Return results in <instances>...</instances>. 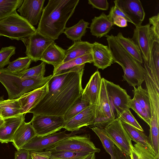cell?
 Instances as JSON below:
<instances>
[{"instance_id":"cell-6","label":"cell","mask_w":159,"mask_h":159,"mask_svg":"<svg viewBox=\"0 0 159 159\" xmlns=\"http://www.w3.org/2000/svg\"><path fill=\"white\" fill-rule=\"evenodd\" d=\"M146 73L144 81L149 97L151 119L150 133L148 137L150 142L156 144L159 142V88L152 79L146 64L143 63Z\"/></svg>"},{"instance_id":"cell-21","label":"cell","mask_w":159,"mask_h":159,"mask_svg":"<svg viewBox=\"0 0 159 159\" xmlns=\"http://www.w3.org/2000/svg\"><path fill=\"white\" fill-rule=\"evenodd\" d=\"M25 114L3 119L0 125V142H12L14 134L22 122L25 120Z\"/></svg>"},{"instance_id":"cell-52","label":"cell","mask_w":159,"mask_h":159,"mask_svg":"<svg viewBox=\"0 0 159 159\" xmlns=\"http://www.w3.org/2000/svg\"><path fill=\"white\" fill-rule=\"evenodd\" d=\"M3 120L0 117V125L2 123Z\"/></svg>"},{"instance_id":"cell-30","label":"cell","mask_w":159,"mask_h":159,"mask_svg":"<svg viewBox=\"0 0 159 159\" xmlns=\"http://www.w3.org/2000/svg\"><path fill=\"white\" fill-rule=\"evenodd\" d=\"M89 23L82 19L75 25L66 28L63 33L66 37L73 41H81L87 32Z\"/></svg>"},{"instance_id":"cell-34","label":"cell","mask_w":159,"mask_h":159,"mask_svg":"<svg viewBox=\"0 0 159 159\" xmlns=\"http://www.w3.org/2000/svg\"><path fill=\"white\" fill-rule=\"evenodd\" d=\"M130 159H156L157 155L148 148L136 143L130 144Z\"/></svg>"},{"instance_id":"cell-33","label":"cell","mask_w":159,"mask_h":159,"mask_svg":"<svg viewBox=\"0 0 159 159\" xmlns=\"http://www.w3.org/2000/svg\"><path fill=\"white\" fill-rule=\"evenodd\" d=\"M134 98L151 119L150 102L148 92L146 89L143 88L141 85L134 87L132 90Z\"/></svg>"},{"instance_id":"cell-5","label":"cell","mask_w":159,"mask_h":159,"mask_svg":"<svg viewBox=\"0 0 159 159\" xmlns=\"http://www.w3.org/2000/svg\"><path fill=\"white\" fill-rule=\"evenodd\" d=\"M36 31V29L19 15L16 10L0 20V36L12 40L22 41Z\"/></svg>"},{"instance_id":"cell-11","label":"cell","mask_w":159,"mask_h":159,"mask_svg":"<svg viewBox=\"0 0 159 159\" xmlns=\"http://www.w3.org/2000/svg\"><path fill=\"white\" fill-rule=\"evenodd\" d=\"M115 119L103 78H102L100 91L96 103L95 119L93 125L90 126H96L104 129Z\"/></svg>"},{"instance_id":"cell-19","label":"cell","mask_w":159,"mask_h":159,"mask_svg":"<svg viewBox=\"0 0 159 159\" xmlns=\"http://www.w3.org/2000/svg\"><path fill=\"white\" fill-rule=\"evenodd\" d=\"M93 44L92 54L94 66L102 70L110 66L114 61L108 46L96 42Z\"/></svg>"},{"instance_id":"cell-24","label":"cell","mask_w":159,"mask_h":159,"mask_svg":"<svg viewBox=\"0 0 159 159\" xmlns=\"http://www.w3.org/2000/svg\"><path fill=\"white\" fill-rule=\"evenodd\" d=\"M112 22L107 15L102 12L92 20L89 29L92 35L101 38L107 35L113 28Z\"/></svg>"},{"instance_id":"cell-10","label":"cell","mask_w":159,"mask_h":159,"mask_svg":"<svg viewBox=\"0 0 159 159\" xmlns=\"http://www.w3.org/2000/svg\"><path fill=\"white\" fill-rule=\"evenodd\" d=\"M104 129L116 147L124 153L129 156L131 140L120 119L117 118L114 119Z\"/></svg>"},{"instance_id":"cell-47","label":"cell","mask_w":159,"mask_h":159,"mask_svg":"<svg viewBox=\"0 0 159 159\" xmlns=\"http://www.w3.org/2000/svg\"><path fill=\"white\" fill-rule=\"evenodd\" d=\"M112 22L114 25H116L120 27H125L127 26L126 20L120 16H115L112 20Z\"/></svg>"},{"instance_id":"cell-31","label":"cell","mask_w":159,"mask_h":159,"mask_svg":"<svg viewBox=\"0 0 159 159\" xmlns=\"http://www.w3.org/2000/svg\"><path fill=\"white\" fill-rule=\"evenodd\" d=\"M90 128L98 136L106 152L110 155L111 159H116L115 151V146L104 129L96 126Z\"/></svg>"},{"instance_id":"cell-27","label":"cell","mask_w":159,"mask_h":159,"mask_svg":"<svg viewBox=\"0 0 159 159\" xmlns=\"http://www.w3.org/2000/svg\"><path fill=\"white\" fill-rule=\"evenodd\" d=\"M116 40L120 45L128 53L139 63L143 64V59L140 50L132 39L124 37L119 32L115 36Z\"/></svg>"},{"instance_id":"cell-54","label":"cell","mask_w":159,"mask_h":159,"mask_svg":"<svg viewBox=\"0 0 159 159\" xmlns=\"http://www.w3.org/2000/svg\"><path fill=\"white\" fill-rule=\"evenodd\" d=\"M3 99L2 98V97H0V102L3 100Z\"/></svg>"},{"instance_id":"cell-37","label":"cell","mask_w":159,"mask_h":159,"mask_svg":"<svg viewBox=\"0 0 159 159\" xmlns=\"http://www.w3.org/2000/svg\"><path fill=\"white\" fill-rule=\"evenodd\" d=\"M42 152L50 158L56 159H77L90 154L87 152H75L53 150H45Z\"/></svg>"},{"instance_id":"cell-42","label":"cell","mask_w":159,"mask_h":159,"mask_svg":"<svg viewBox=\"0 0 159 159\" xmlns=\"http://www.w3.org/2000/svg\"><path fill=\"white\" fill-rule=\"evenodd\" d=\"M118 118L121 121L125 122L143 132L142 127L132 114L129 109L124 111Z\"/></svg>"},{"instance_id":"cell-7","label":"cell","mask_w":159,"mask_h":159,"mask_svg":"<svg viewBox=\"0 0 159 159\" xmlns=\"http://www.w3.org/2000/svg\"><path fill=\"white\" fill-rule=\"evenodd\" d=\"M50 150L75 152H87L90 154L99 153L101 151L91 141L90 135L86 134L70 136L58 142L51 148L45 150Z\"/></svg>"},{"instance_id":"cell-3","label":"cell","mask_w":159,"mask_h":159,"mask_svg":"<svg viewBox=\"0 0 159 159\" xmlns=\"http://www.w3.org/2000/svg\"><path fill=\"white\" fill-rule=\"evenodd\" d=\"M105 36L113 61L118 64L123 69V80L134 88L141 85L144 81L146 73L143 64L125 51L118 43L113 35L107 34Z\"/></svg>"},{"instance_id":"cell-18","label":"cell","mask_w":159,"mask_h":159,"mask_svg":"<svg viewBox=\"0 0 159 159\" xmlns=\"http://www.w3.org/2000/svg\"><path fill=\"white\" fill-rule=\"evenodd\" d=\"M150 25L148 24L135 27L132 39L138 46L143 60L148 61L149 46Z\"/></svg>"},{"instance_id":"cell-51","label":"cell","mask_w":159,"mask_h":159,"mask_svg":"<svg viewBox=\"0 0 159 159\" xmlns=\"http://www.w3.org/2000/svg\"><path fill=\"white\" fill-rule=\"evenodd\" d=\"M89 155H87L86 156H83L82 157H81L77 159H85ZM50 158V159H54V158Z\"/></svg>"},{"instance_id":"cell-26","label":"cell","mask_w":159,"mask_h":159,"mask_svg":"<svg viewBox=\"0 0 159 159\" xmlns=\"http://www.w3.org/2000/svg\"><path fill=\"white\" fill-rule=\"evenodd\" d=\"M93 46V43L87 41L74 42L71 46L65 50V57L61 64L82 56L92 53Z\"/></svg>"},{"instance_id":"cell-17","label":"cell","mask_w":159,"mask_h":159,"mask_svg":"<svg viewBox=\"0 0 159 159\" xmlns=\"http://www.w3.org/2000/svg\"><path fill=\"white\" fill-rule=\"evenodd\" d=\"M48 83L42 87L25 93L18 101L21 108V114H26L36 106L48 92Z\"/></svg>"},{"instance_id":"cell-2","label":"cell","mask_w":159,"mask_h":159,"mask_svg":"<svg viewBox=\"0 0 159 159\" xmlns=\"http://www.w3.org/2000/svg\"><path fill=\"white\" fill-rule=\"evenodd\" d=\"M79 0H49L43 9L37 31L55 40L66 28Z\"/></svg>"},{"instance_id":"cell-14","label":"cell","mask_w":159,"mask_h":159,"mask_svg":"<svg viewBox=\"0 0 159 159\" xmlns=\"http://www.w3.org/2000/svg\"><path fill=\"white\" fill-rule=\"evenodd\" d=\"M114 2L135 27L142 25L145 13L139 0H116Z\"/></svg>"},{"instance_id":"cell-50","label":"cell","mask_w":159,"mask_h":159,"mask_svg":"<svg viewBox=\"0 0 159 159\" xmlns=\"http://www.w3.org/2000/svg\"><path fill=\"white\" fill-rule=\"evenodd\" d=\"M95 153H93L89 154L85 159H95Z\"/></svg>"},{"instance_id":"cell-12","label":"cell","mask_w":159,"mask_h":159,"mask_svg":"<svg viewBox=\"0 0 159 159\" xmlns=\"http://www.w3.org/2000/svg\"><path fill=\"white\" fill-rule=\"evenodd\" d=\"M22 41L25 46V53L32 61L40 60L42 55L47 48L54 40L36 31Z\"/></svg>"},{"instance_id":"cell-23","label":"cell","mask_w":159,"mask_h":159,"mask_svg":"<svg viewBox=\"0 0 159 159\" xmlns=\"http://www.w3.org/2000/svg\"><path fill=\"white\" fill-rule=\"evenodd\" d=\"M35 136V131L30 122H26L24 120L14 134L12 144L18 150Z\"/></svg>"},{"instance_id":"cell-43","label":"cell","mask_w":159,"mask_h":159,"mask_svg":"<svg viewBox=\"0 0 159 159\" xmlns=\"http://www.w3.org/2000/svg\"><path fill=\"white\" fill-rule=\"evenodd\" d=\"M149 24L152 25L150 27V32L152 37L159 42V13L149 19Z\"/></svg>"},{"instance_id":"cell-45","label":"cell","mask_w":159,"mask_h":159,"mask_svg":"<svg viewBox=\"0 0 159 159\" xmlns=\"http://www.w3.org/2000/svg\"><path fill=\"white\" fill-rule=\"evenodd\" d=\"M107 16L109 19L112 22V20L115 16H120L125 18L127 20V22L131 23V21L116 5H114V6L111 7L109 13Z\"/></svg>"},{"instance_id":"cell-39","label":"cell","mask_w":159,"mask_h":159,"mask_svg":"<svg viewBox=\"0 0 159 159\" xmlns=\"http://www.w3.org/2000/svg\"><path fill=\"white\" fill-rule=\"evenodd\" d=\"M46 63L42 61L39 65L29 68L19 73L23 78H42L44 77L46 71Z\"/></svg>"},{"instance_id":"cell-41","label":"cell","mask_w":159,"mask_h":159,"mask_svg":"<svg viewBox=\"0 0 159 159\" xmlns=\"http://www.w3.org/2000/svg\"><path fill=\"white\" fill-rule=\"evenodd\" d=\"M129 108L132 109L149 126L150 125V117L134 98L131 99Z\"/></svg>"},{"instance_id":"cell-16","label":"cell","mask_w":159,"mask_h":159,"mask_svg":"<svg viewBox=\"0 0 159 159\" xmlns=\"http://www.w3.org/2000/svg\"><path fill=\"white\" fill-rule=\"evenodd\" d=\"M96 104L90 105L68 122L65 123L64 128L71 132L79 130L85 126H90L94 122Z\"/></svg>"},{"instance_id":"cell-38","label":"cell","mask_w":159,"mask_h":159,"mask_svg":"<svg viewBox=\"0 0 159 159\" xmlns=\"http://www.w3.org/2000/svg\"><path fill=\"white\" fill-rule=\"evenodd\" d=\"M90 105L88 102L81 99L80 98H78L70 107L63 116L65 123L69 121Z\"/></svg>"},{"instance_id":"cell-36","label":"cell","mask_w":159,"mask_h":159,"mask_svg":"<svg viewBox=\"0 0 159 159\" xmlns=\"http://www.w3.org/2000/svg\"><path fill=\"white\" fill-rule=\"evenodd\" d=\"M24 0H0V20L9 16L22 4Z\"/></svg>"},{"instance_id":"cell-40","label":"cell","mask_w":159,"mask_h":159,"mask_svg":"<svg viewBox=\"0 0 159 159\" xmlns=\"http://www.w3.org/2000/svg\"><path fill=\"white\" fill-rule=\"evenodd\" d=\"M16 49V48L12 46L1 48L0 50V70L10 64V58L15 54Z\"/></svg>"},{"instance_id":"cell-35","label":"cell","mask_w":159,"mask_h":159,"mask_svg":"<svg viewBox=\"0 0 159 159\" xmlns=\"http://www.w3.org/2000/svg\"><path fill=\"white\" fill-rule=\"evenodd\" d=\"M32 61L31 59L28 57H19L10 62L7 68L3 69L11 73H20L29 69Z\"/></svg>"},{"instance_id":"cell-4","label":"cell","mask_w":159,"mask_h":159,"mask_svg":"<svg viewBox=\"0 0 159 159\" xmlns=\"http://www.w3.org/2000/svg\"><path fill=\"white\" fill-rule=\"evenodd\" d=\"M52 77L51 75L42 78H23L19 73L0 70V82L6 89L9 99H18L24 94L42 87Z\"/></svg>"},{"instance_id":"cell-25","label":"cell","mask_w":159,"mask_h":159,"mask_svg":"<svg viewBox=\"0 0 159 159\" xmlns=\"http://www.w3.org/2000/svg\"><path fill=\"white\" fill-rule=\"evenodd\" d=\"M65 53V50L54 42L45 50L40 60L52 65L54 69L62 63Z\"/></svg>"},{"instance_id":"cell-46","label":"cell","mask_w":159,"mask_h":159,"mask_svg":"<svg viewBox=\"0 0 159 159\" xmlns=\"http://www.w3.org/2000/svg\"><path fill=\"white\" fill-rule=\"evenodd\" d=\"M30 152L22 149L17 150L15 153V159H32Z\"/></svg>"},{"instance_id":"cell-29","label":"cell","mask_w":159,"mask_h":159,"mask_svg":"<svg viewBox=\"0 0 159 159\" xmlns=\"http://www.w3.org/2000/svg\"><path fill=\"white\" fill-rule=\"evenodd\" d=\"M121 122L131 140L146 147L156 155H157L151 146L148 137L146 136L143 131L125 122L122 121Z\"/></svg>"},{"instance_id":"cell-8","label":"cell","mask_w":159,"mask_h":159,"mask_svg":"<svg viewBox=\"0 0 159 159\" xmlns=\"http://www.w3.org/2000/svg\"><path fill=\"white\" fill-rule=\"evenodd\" d=\"M106 91L115 119L129 109L131 99L126 90L104 78Z\"/></svg>"},{"instance_id":"cell-9","label":"cell","mask_w":159,"mask_h":159,"mask_svg":"<svg viewBox=\"0 0 159 159\" xmlns=\"http://www.w3.org/2000/svg\"><path fill=\"white\" fill-rule=\"evenodd\" d=\"M30 122L38 137L56 133L65 125L63 116L33 115Z\"/></svg>"},{"instance_id":"cell-28","label":"cell","mask_w":159,"mask_h":159,"mask_svg":"<svg viewBox=\"0 0 159 159\" xmlns=\"http://www.w3.org/2000/svg\"><path fill=\"white\" fill-rule=\"evenodd\" d=\"M21 108L18 99L3 100L0 102V117L3 119L21 115Z\"/></svg>"},{"instance_id":"cell-44","label":"cell","mask_w":159,"mask_h":159,"mask_svg":"<svg viewBox=\"0 0 159 159\" xmlns=\"http://www.w3.org/2000/svg\"><path fill=\"white\" fill-rule=\"evenodd\" d=\"M88 3L93 8L103 11L107 10L109 7V3L107 0H88Z\"/></svg>"},{"instance_id":"cell-15","label":"cell","mask_w":159,"mask_h":159,"mask_svg":"<svg viewBox=\"0 0 159 159\" xmlns=\"http://www.w3.org/2000/svg\"><path fill=\"white\" fill-rule=\"evenodd\" d=\"M45 0H24L18 9L20 16L34 26L40 19Z\"/></svg>"},{"instance_id":"cell-13","label":"cell","mask_w":159,"mask_h":159,"mask_svg":"<svg viewBox=\"0 0 159 159\" xmlns=\"http://www.w3.org/2000/svg\"><path fill=\"white\" fill-rule=\"evenodd\" d=\"M66 131L56 132L42 137L35 136L21 149L32 151H43L51 148L58 142L70 136L81 133L83 130L80 129L69 134H66Z\"/></svg>"},{"instance_id":"cell-49","label":"cell","mask_w":159,"mask_h":159,"mask_svg":"<svg viewBox=\"0 0 159 159\" xmlns=\"http://www.w3.org/2000/svg\"><path fill=\"white\" fill-rule=\"evenodd\" d=\"M115 151L116 159H130L129 156L121 152L116 146L115 147Z\"/></svg>"},{"instance_id":"cell-22","label":"cell","mask_w":159,"mask_h":159,"mask_svg":"<svg viewBox=\"0 0 159 159\" xmlns=\"http://www.w3.org/2000/svg\"><path fill=\"white\" fill-rule=\"evenodd\" d=\"M101 80L100 73L97 70L90 77L83 90L80 98L88 102L90 105L96 104L100 91Z\"/></svg>"},{"instance_id":"cell-48","label":"cell","mask_w":159,"mask_h":159,"mask_svg":"<svg viewBox=\"0 0 159 159\" xmlns=\"http://www.w3.org/2000/svg\"><path fill=\"white\" fill-rule=\"evenodd\" d=\"M30 154L32 159H50V157L44 154L42 151H30Z\"/></svg>"},{"instance_id":"cell-53","label":"cell","mask_w":159,"mask_h":159,"mask_svg":"<svg viewBox=\"0 0 159 159\" xmlns=\"http://www.w3.org/2000/svg\"><path fill=\"white\" fill-rule=\"evenodd\" d=\"M156 159H159V154H158L157 155Z\"/></svg>"},{"instance_id":"cell-1","label":"cell","mask_w":159,"mask_h":159,"mask_svg":"<svg viewBox=\"0 0 159 159\" xmlns=\"http://www.w3.org/2000/svg\"><path fill=\"white\" fill-rule=\"evenodd\" d=\"M85 65L78 66L52 75L48 82V93L28 113L36 115L63 116L81 97Z\"/></svg>"},{"instance_id":"cell-20","label":"cell","mask_w":159,"mask_h":159,"mask_svg":"<svg viewBox=\"0 0 159 159\" xmlns=\"http://www.w3.org/2000/svg\"><path fill=\"white\" fill-rule=\"evenodd\" d=\"M150 74L156 84L159 88V42L151 36L148 61H146Z\"/></svg>"},{"instance_id":"cell-32","label":"cell","mask_w":159,"mask_h":159,"mask_svg":"<svg viewBox=\"0 0 159 159\" xmlns=\"http://www.w3.org/2000/svg\"><path fill=\"white\" fill-rule=\"evenodd\" d=\"M93 61L92 53L82 56L62 63L54 69L52 75L87 63H93Z\"/></svg>"}]
</instances>
